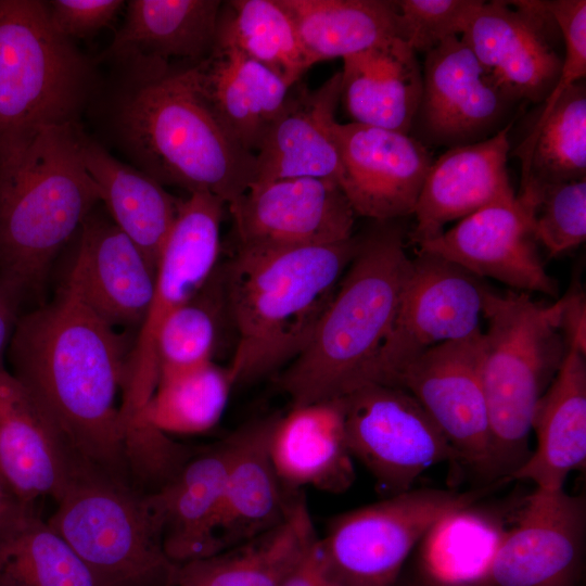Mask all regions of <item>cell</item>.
<instances>
[{
	"instance_id": "cell-35",
	"label": "cell",
	"mask_w": 586,
	"mask_h": 586,
	"mask_svg": "<svg viewBox=\"0 0 586 586\" xmlns=\"http://www.w3.org/2000/svg\"><path fill=\"white\" fill-rule=\"evenodd\" d=\"M0 578L12 586H97L67 542L16 501L0 512Z\"/></svg>"
},
{
	"instance_id": "cell-36",
	"label": "cell",
	"mask_w": 586,
	"mask_h": 586,
	"mask_svg": "<svg viewBox=\"0 0 586 586\" xmlns=\"http://www.w3.org/2000/svg\"><path fill=\"white\" fill-rule=\"evenodd\" d=\"M293 18L313 65L344 59L397 37L390 0H279Z\"/></svg>"
},
{
	"instance_id": "cell-38",
	"label": "cell",
	"mask_w": 586,
	"mask_h": 586,
	"mask_svg": "<svg viewBox=\"0 0 586 586\" xmlns=\"http://www.w3.org/2000/svg\"><path fill=\"white\" fill-rule=\"evenodd\" d=\"M216 42L234 47L292 87L313 66L293 18L279 0L224 2Z\"/></svg>"
},
{
	"instance_id": "cell-40",
	"label": "cell",
	"mask_w": 586,
	"mask_h": 586,
	"mask_svg": "<svg viewBox=\"0 0 586 586\" xmlns=\"http://www.w3.org/2000/svg\"><path fill=\"white\" fill-rule=\"evenodd\" d=\"M397 38L417 52L428 53L460 37L482 0H397Z\"/></svg>"
},
{
	"instance_id": "cell-16",
	"label": "cell",
	"mask_w": 586,
	"mask_h": 586,
	"mask_svg": "<svg viewBox=\"0 0 586 586\" xmlns=\"http://www.w3.org/2000/svg\"><path fill=\"white\" fill-rule=\"evenodd\" d=\"M551 28L546 1H484L460 38L507 98L543 103L562 67Z\"/></svg>"
},
{
	"instance_id": "cell-29",
	"label": "cell",
	"mask_w": 586,
	"mask_h": 586,
	"mask_svg": "<svg viewBox=\"0 0 586 586\" xmlns=\"http://www.w3.org/2000/svg\"><path fill=\"white\" fill-rule=\"evenodd\" d=\"M586 351L570 346L555 379L534 412L536 447L510 474L535 488L564 489L569 475L586 466Z\"/></svg>"
},
{
	"instance_id": "cell-7",
	"label": "cell",
	"mask_w": 586,
	"mask_h": 586,
	"mask_svg": "<svg viewBox=\"0 0 586 586\" xmlns=\"http://www.w3.org/2000/svg\"><path fill=\"white\" fill-rule=\"evenodd\" d=\"M92 71L46 1L0 0V161L47 127L76 123Z\"/></svg>"
},
{
	"instance_id": "cell-45",
	"label": "cell",
	"mask_w": 586,
	"mask_h": 586,
	"mask_svg": "<svg viewBox=\"0 0 586 586\" xmlns=\"http://www.w3.org/2000/svg\"><path fill=\"white\" fill-rule=\"evenodd\" d=\"M0 586H12V585H10L9 583L0 578Z\"/></svg>"
},
{
	"instance_id": "cell-14",
	"label": "cell",
	"mask_w": 586,
	"mask_h": 586,
	"mask_svg": "<svg viewBox=\"0 0 586 586\" xmlns=\"http://www.w3.org/2000/svg\"><path fill=\"white\" fill-rule=\"evenodd\" d=\"M586 501L535 488L517 504L487 586H581Z\"/></svg>"
},
{
	"instance_id": "cell-9",
	"label": "cell",
	"mask_w": 586,
	"mask_h": 586,
	"mask_svg": "<svg viewBox=\"0 0 586 586\" xmlns=\"http://www.w3.org/2000/svg\"><path fill=\"white\" fill-rule=\"evenodd\" d=\"M485 492L411 488L340 513L317 537L319 568L332 586H398L415 547L432 523Z\"/></svg>"
},
{
	"instance_id": "cell-32",
	"label": "cell",
	"mask_w": 586,
	"mask_h": 586,
	"mask_svg": "<svg viewBox=\"0 0 586 586\" xmlns=\"http://www.w3.org/2000/svg\"><path fill=\"white\" fill-rule=\"evenodd\" d=\"M80 156L111 220L157 266L182 200L79 131Z\"/></svg>"
},
{
	"instance_id": "cell-26",
	"label": "cell",
	"mask_w": 586,
	"mask_h": 586,
	"mask_svg": "<svg viewBox=\"0 0 586 586\" xmlns=\"http://www.w3.org/2000/svg\"><path fill=\"white\" fill-rule=\"evenodd\" d=\"M268 446L278 475L291 491L311 487L341 494L354 483L341 398L292 406L272 417Z\"/></svg>"
},
{
	"instance_id": "cell-8",
	"label": "cell",
	"mask_w": 586,
	"mask_h": 586,
	"mask_svg": "<svg viewBox=\"0 0 586 586\" xmlns=\"http://www.w3.org/2000/svg\"><path fill=\"white\" fill-rule=\"evenodd\" d=\"M48 523L67 542L97 586H171L167 557L146 494L84 463Z\"/></svg>"
},
{
	"instance_id": "cell-22",
	"label": "cell",
	"mask_w": 586,
	"mask_h": 586,
	"mask_svg": "<svg viewBox=\"0 0 586 586\" xmlns=\"http://www.w3.org/2000/svg\"><path fill=\"white\" fill-rule=\"evenodd\" d=\"M235 433L193 454L163 485L146 494L164 550L175 564L220 552L217 527Z\"/></svg>"
},
{
	"instance_id": "cell-27",
	"label": "cell",
	"mask_w": 586,
	"mask_h": 586,
	"mask_svg": "<svg viewBox=\"0 0 586 586\" xmlns=\"http://www.w3.org/2000/svg\"><path fill=\"white\" fill-rule=\"evenodd\" d=\"M272 417L234 431L235 447L228 470L217 527L220 551L247 543L284 523L303 492L288 488L269 455Z\"/></svg>"
},
{
	"instance_id": "cell-11",
	"label": "cell",
	"mask_w": 586,
	"mask_h": 586,
	"mask_svg": "<svg viewBox=\"0 0 586 586\" xmlns=\"http://www.w3.org/2000/svg\"><path fill=\"white\" fill-rule=\"evenodd\" d=\"M488 288L462 267L418 250L393 324L365 384L395 386L402 371L428 349L481 331Z\"/></svg>"
},
{
	"instance_id": "cell-37",
	"label": "cell",
	"mask_w": 586,
	"mask_h": 586,
	"mask_svg": "<svg viewBox=\"0 0 586 586\" xmlns=\"http://www.w3.org/2000/svg\"><path fill=\"white\" fill-rule=\"evenodd\" d=\"M233 387L228 367L214 361L160 371L135 442L153 429L166 435L212 430L220 421Z\"/></svg>"
},
{
	"instance_id": "cell-13",
	"label": "cell",
	"mask_w": 586,
	"mask_h": 586,
	"mask_svg": "<svg viewBox=\"0 0 586 586\" xmlns=\"http://www.w3.org/2000/svg\"><path fill=\"white\" fill-rule=\"evenodd\" d=\"M482 335L481 330L428 349L402 371L395 386L422 406L450 443L458 463L492 483Z\"/></svg>"
},
{
	"instance_id": "cell-2",
	"label": "cell",
	"mask_w": 586,
	"mask_h": 586,
	"mask_svg": "<svg viewBox=\"0 0 586 586\" xmlns=\"http://www.w3.org/2000/svg\"><path fill=\"white\" fill-rule=\"evenodd\" d=\"M358 244L359 237L314 246L238 245L222 266L234 386L271 375L305 349Z\"/></svg>"
},
{
	"instance_id": "cell-44",
	"label": "cell",
	"mask_w": 586,
	"mask_h": 586,
	"mask_svg": "<svg viewBox=\"0 0 586 586\" xmlns=\"http://www.w3.org/2000/svg\"><path fill=\"white\" fill-rule=\"evenodd\" d=\"M16 501L18 500L15 498L8 484L0 475V512Z\"/></svg>"
},
{
	"instance_id": "cell-30",
	"label": "cell",
	"mask_w": 586,
	"mask_h": 586,
	"mask_svg": "<svg viewBox=\"0 0 586 586\" xmlns=\"http://www.w3.org/2000/svg\"><path fill=\"white\" fill-rule=\"evenodd\" d=\"M342 60L341 101L353 123L410 133L422 94L412 48L393 37Z\"/></svg>"
},
{
	"instance_id": "cell-15",
	"label": "cell",
	"mask_w": 586,
	"mask_h": 586,
	"mask_svg": "<svg viewBox=\"0 0 586 586\" xmlns=\"http://www.w3.org/2000/svg\"><path fill=\"white\" fill-rule=\"evenodd\" d=\"M512 102L462 39L453 37L425 55L422 94L410 132L425 146L475 143L504 128Z\"/></svg>"
},
{
	"instance_id": "cell-34",
	"label": "cell",
	"mask_w": 586,
	"mask_h": 586,
	"mask_svg": "<svg viewBox=\"0 0 586 586\" xmlns=\"http://www.w3.org/2000/svg\"><path fill=\"white\" fill-rule=\"evenodd\" d=\"M514 154L521 161L517 198L536 211L543 192L556 184L586 179V87L574 84Z\"/></svg>"
},
{
	"instance_id": "cell-20",
	"label": "cell",
	"mask_w": 586,
	"mask_h": 586,
	"mask_svg": "<svg viewBox=\"0 0 586 586\" xmlns=\"http://www.w3.org/2000/svg\"><path fill=\"white\" fill-rule=\"evenodd\" d=\"M85 462L28 390L0 365V475L15 498L58 501Z\"/></svg>"
},
{
	"instance_id": "cell-33",
	"label": "cell",
	"mask_w": 586,
	"mask_h": 586,
	"mask_svg": "<svg viewBox=\"0 0 586 586\" xmlns=\"http://www.w3.org/2000/svg\"><path fill=\"white\" fill-rule=\"evenodd\" d=\"M317 536L303 498L290 518L267 534L178 564L171 586H281Z\"/></svg>"
},
{
	"instance_id": "cell-28",
	"label": "cell",
	"mask_w": 586,
	"mask_h": 586,
	"mask_svg": "<svg viewBox=\"0 0 586 586\" xmlns=\"http://www.w3.org/2000/svg\"><path fill=\"white\" fill-rule=\"evenodd\" d=\"M214 115L231 136L255 154L283 109L292 86L232 46L215 43L188 66Z\"/></svg>"
},
{
	"instance_id": "cell-23",
	"label": "cell",
	"mask_w": 586,
	"mask_h": 586,
	"mask_svg": "<svg viewBox=\"0 0 586 586\" xmlns=\"http://www.w3.org/2000/svg\"><path fill=\"white\" fill-rule=\"evenodd\" d=\"M340 101V72L316 89L301 82L294 85L255 153L252 184L288 178H319L340 186L342 165L334 130Z\"/></svg>"
},
{
	"instance_id": "cell-43",
	"label": "cell",
	"mask_w": 586,
	"mask_h": 586,
	"mask_svg": "<svg viewBox=\"0 0 586 586\" xmlns=\"http://www.w3.org/2000/svg\"><path fill=\"white\" fill-rule=\"evenodd\" d=\"M24 301V296L14 286L0 278V365H3V354L22 315Z\"/></svg>"
},
{
	"instance_id": "cell-6",
	"label": "cell",
	"mask_w": 586,
	"mask_h": 586,
	"mask_svg": "<svg viewBox=\"0 0 586 586\" xmlns=\"http://www.w3.org/2000/svg\"><path fill=\"white\" fill-rule=\"evenodd\" d=\"M560 310L559 300L544 305L525 292L485 293L482 373L493 484L504 485L531 455L534 412L569 349Z\"/></svg>"
},
{
	"instance_id": "cell-21",
	"label": "cell",
	"mask_w": 586,
	"mask_h": 586,
	"mask_svg": "<svg viewBox=\"0 0 586 586\" xmlns=\"http://www.w3.org/2000/svg\"><path fill=\"white\" fill-rule=\"evenodd\" d=\"M156 265L112 220L80 228L65 284L113 328L141 327L153 297Z\"/></svg>"
},
{
	"instance_id": "cell-39",
	"label": "cell",
	"mask_w": 586,
	"mask_h": 586,
	"mask_svg": "<svg viewBox=\"0 0 586 586\" xmlns=\"http://www.w3.org/2000/svg\"><path fill=\"white\" fill-rule=\"evenodd\" d=\"M225 322L230 320L218 265L202 290L162 323L155 345L158 372L214 361Z\"/></svg>"
},
{
	"instance_id": "cell-10",
	"label": "cell",
	"mask_w": 586,
	"mask_h": 586,
	"mask_svg": "<svg viewBox=\"0 0 586 586\" xmlns=\"http://www.w3.org/2000/svg\"><path fill=\"white\" fill-rule=\"evenodd\" d=\"M226 208L224 200L209 193H190L181 201L157 260L150 308L129 355L119 408L125 435L138 426L157 381L155 345L162 323L201 291L218 267Z\"/></svg>"
},
{
	"instance_id": "cell-24",
	"label": "cell",
	"mask_w": 586,
	"mask_h": 586,
	"mask_svg": "<svg viewBox=\"0 0 586 586\" xmlns=\"http://www.w3.org/2000/svg\"><path fill=\"white\" fill-rule=\"evenodd\" d=\"M511 126L485 140L450 148L433 161L413 212V244L437 237L453 220L515 199L507 171Z\"/></svg>"
},
{
	"instance_id": "cell-1",
	"label": "cell",
	"mask_w": 586,
	"mask_h": 586,
	"mask_svg": "<svg viewBox=\"0 0 586 586\" xmlns=\"http://www.w3.org/2000/svg\"><path fill=\"white\" fill-rule=\"evenodd\" d=\"M131 347L66 284L21 315L8 347L13 375L75 455L117 477L128 462L116 397Z\"/></svg>"
},
{
	"instance_id": "cell-42",
	"label": "cell",
	"mask_w": 586,
	"mask_h": 586,
	"mask_svg": "<svg viewBox=\"0 0 586 586\" xmlns=\"http://www.w3.org/2000/svg\"><path fill=\"white\" fill-rule=\"evenodd\" d=\"M124 4L122 0H53L47 8L52 27L72 40L107 26Z\"/></svg>"
},
{
	"instance_id": "cell-18",
	"label": "cell",
	"mask_w": 586,
	"mask_h": 586,
	"mask_svg": "<svg viewBox=\"0 0 586 586\" xmlns=\"http://www.w3.org/2000/svg\"><path fill=\"white\" fill-rule=\"evenodd\" d=\"M334 130L340 187L356 216L391 221L413 214L434 161L428 146L410 133L353 122Z\"/></svg>"
},
{
	"instance_id": "cell-25",
	"label": "cell",
	"mask_w": 586,
	"mask_h": 586,
	"mask_svg": "<svg viewBox=\"0 0 586 586\" xmlns=\"http://www.w3.org/2000/svg\"><path fill=\"white\" fill-rule=\"evenodd\" d=\"M457 506L423 534L398 586H487L497 551L517 507Z\"/></svg>"
},
{
	"instance_id": "cell-41",
	"label": "cell",
	"mask_w": 586,
	"mask_h": 586,
	"mask_svg": "<svg viewBox=\"0 0 586 586\" xmlns=\"http://www.w3.org/2000/svg\"><path fill=\"white\" fill-rule=\"evenodd\" d=\"M534 234L549 256L581 245L586 239V179L547 188L534 215Z\"/></svg>"
},
{
	"instance_id": "cell-31",
	"label": "cell",
	"mask_w": 586,
	"mask_h": 586,
	"mask_svg": "<svg viewBox=\"0 0 586 586\" xmlns=\"http://www.w3.org/2000/svg\"><path fill=\"white\" fill-rule=\"evenodd\" d=\"M220 0H131L124 24L107 56L133 65L195 63L215 47L222 8Z\"/></svg>"
},
{
	"instance_id": "cell-17",
	"label": "cell",
	"mask_w": 586,
	"mask_h": 586,
	"mask_svg": "<svg viewBox=\"0 0 586 586\" xmlns=\"http://www.w3.org/2000/svg\"><path fill=\"white\" fill-rule=\"evenodd\" d=\"M239 246H314L353 237L356 214L327 179L288 178L252 184L227 204Z\"/></svg>"
},
{
	"instance_id": "cell-3",
	"label": "cell",
	"mask_w": 586,
	"mask_h": 586,
	"mask_svg": "<svg viewBox=\"0 0 586 586\" xmlns=\"http://www.w3.org/2000/svg\"><path fill=\"white\" fill-rule=\"evenodd\" d=\"M116 113L117 135L140 170L162 186L216 195L227 204L247 191L255 154L221 125L189 68L137 67Z\"/></svg>"
},
{
	"instance_id": "cell-5",
	"label": "cell",
	"mask_w": 586,
	"mask_h": 586,
	"mask_svg": "<svg viewBox=\"0 0 586 586\" xmlns=\"http://www.w3.org/2000/svg\"><path fill=\"white\" fill-rule=\"evenodd\" d=\"M76 123L43 128L0 161V278L26 300L101 202Z\"/></svg>"
},
{
	"instance_id": "cell-4",
	"label": "cell",
	"mask_w": 586,
	"mask_h": 586,
	"mask_svg": "<svg viewBox=\"0 0 586 586\" xmlns=\"http://www.w3.org/2000/svg\"><path fill=\"white\" fill-rule=\"evenodd\" d=\"M377 221L357 252L305 349L281 372L292 406L342 398L365 385L411 270L403 229Z\"/></svg>"
},
{
	"instance_id": "cell-12",
	"label": "cell",
	"mask_w": 586,
	"mask_h": 586,
	"mask_svg": "<svg viewBox=\"0 0 586 586\" xmlns=\"http://www.w3.org/2000/svg\"><path fill=\"white\" fill-rule=\"evenodd\" d=\"M341 399L351 454L385 497L411 489L433 466L458 463L446 436L404 388L369 383Z\"/></svg>"
},
{
	"instance_id": "cell-19",
	"label": "cell",
	"mask_w": 586,
	"mask_h": 586,
	"mask_svg": "<svg viewBox=\"0 0 586 586\" xmlns=\"http://www.w3.org/2000/svg\"><path fill=\"white\" fill-rule=\"evenodd\" d=\"M418 246L481 279L491 278L525 293L558 294V283L537 251L534 212L517 195L472 213Z\"/></svg>"
}]
</instances>
